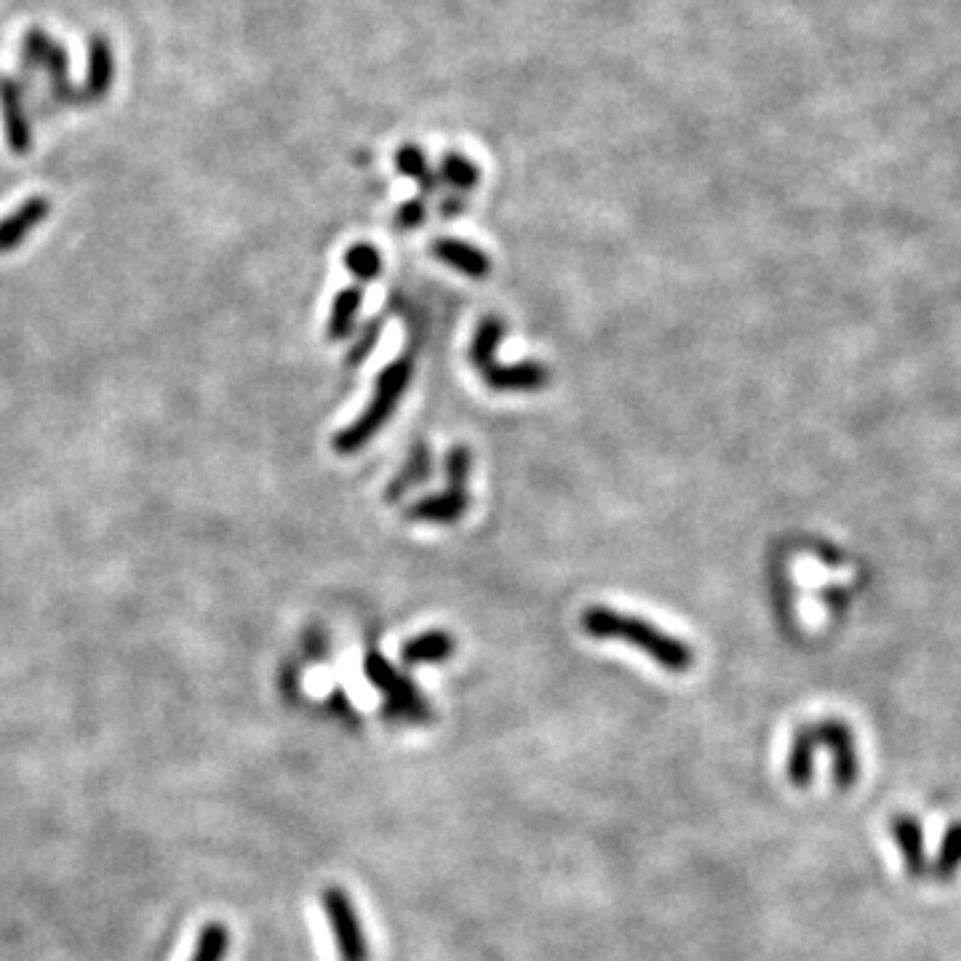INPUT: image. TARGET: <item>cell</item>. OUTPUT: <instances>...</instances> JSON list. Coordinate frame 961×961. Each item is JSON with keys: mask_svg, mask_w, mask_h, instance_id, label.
Returning a JSON list of instances; mask_svg holds the SVG:
<instances>
[{"mask_svg": "<svg viewBox=\"0 0 961 961\" xmlns=\"http://www.w3.org/2000/svg\"><path fill=\"white\" fill-rule=\"evenodd\" d=\"M583 630L594 638H620L649 655L668 674H687L695 665V649L687 641L665 634L636 615H625L609 607H590L583 611Z\"/></svg>", "mask_w": 961, "mask_h": 961, "instance_id": "cell-1", "label": "cell"}, {"mask_svg": "<svg viewBox=\"0 0 961 961\" xmlns=\"http://www.w3.org/2000/svg\"><path fill=\"white\" fill-rule=\"evenodd\" d=\"M503 334H505L503 321H499L497 315H486V318L476 326L471 351H467V358H471L473 368L480 374V380L486 382V387L497 393L545 391L550 382V372L539 364V361H522V364H513V366L499 364L497 347L499 342H503Z\"/></svg>", "mask_w": 961, "mask_h": 961, "instance_id": "cell-2", "label": "cell"}, {"mask_svg": "<svg viewBox=\"0 0 961 961\" xmlns=\"http://www.w3.org/2000/svg\"><path fill=\"white\" fill-rule=\"evenodd\" d=\"M412 372H414V364L409 355H401V358L393 361L391 366L382 368L377 385H374V396L368 401L366 409L361 412L358 417L345 427V431H340L337 436H334L332 441L334 452L355 454L377 436L387 419L393 417V412H396L398 401L406 393V387H409Z\"/></svg>", "mask_w": 961, "mask_h": 961, "instance_id": "cell-3", "label": "cell"}, {"mask_svg": "<svg viewBox=\"0 0 961 961\" xmlns=\"http://www.w3.org/2000/svg\"><path fill=\"white\" fill-rule=\"evenodd\" d=\"M19 68L43 70L49 75V94L57 108L81 104V89L70 78V54L57 38L41 28L24 32L22 49H19Z\"/></svg>", "mask_w": 961, "mask_h": 961, "instance_id": "cell-4", "label": "cell"}, {"mask_svg": "<svg viewBox=\"0 0 961 961\" xmlns=\"http://www.w3.org/2000/svg\"><path fill=\"white\" fill-rule=\"evenodd\" d=\"M324 911L332 927L334 945H337L340 961H368L372 951H368V940L364 927H361L358 911H355L351 894L337 887H328L324 892Z\"/></svg>", "mask_w": 961, "mask_h": 961, "instance_id": "cell-5", "label": "cell"}, {"mask_svg": "<svg viewBox=\"0 0 961 961\" xmlns=\"http://www.w3.org/2000/svg\"><path fill=\"white\" fill-rule=\"evenodd\" d=\"M364 670L368 681H372L374 687L387 697V714L406 716V719H425V716H431L423 695H419L417 689H414V684L406 679V676H401L398 670L385 660V657L374 655L372 651V655L366 657Z\"/></svg>", "mask_w": 961, "mask_h": 961, "instance_id": "cell-6", "label": "cell"}, {"mask_svg": "<svg viewBox=\"0 0 961 961\" xmlns=\"http://www.w3.org/2000/svg\"><path fill=\"white\" fill-rule=\"evenodd\" d=\"M815 740L820 748H826L833 759V782L847 791L854 782L860 780V756L858 746H854L852 729L847 727V721L841 719H826L812 724Z\"/></svg>", "mask_w": 961, "mask_h": 961, "instance_id": "cell-7", "label": "cell"}, {"mask_svg": "<svg viewBox=\"0 0 961 961\" xmlns=\"http://www.w3.org/2000/svg\"><path fill=\"white\" fill-rule=\"evenodd\" d=\"M0 118H3L6 142L14 155H28L32 148L30 110L17 78L0 75Z\"/></svg>", "mask_w": 961, "mask_h": 961, "instance_id": "cell-8", "label": "cell"}, {"mask_svg": "<svg viewBox=\"0 0 961 961\" xmlns=\"http://www.w3.org/2000/svg\"><path fill=\"white\" fill-rule=\"evenodd\" d=\"M89 68H85V81L81 89V104H94L102 102L110 94L115 81V54L113 45L104 36H91L89 38Z\"/></svg>", "mask_w": 961, "mask_h": 961, "instance_id": "cell-9", "label": "cell"}, {"mask_svg": "<svg viewBox=\"0 0 961 961\" xmlns=\"http://www.w3.org/2000/svg\"><path fill=\"white\" fill-rule=\"evenodd\" d=\"M471 508V495L467 489H457V486H446V492L433 497H423L406 508L404 516L409 522H425V524H457Z\"/></svg>", "mask_w": 961, "mask_h": 961, "instance_id": "cell-10", "label": "cell"}, {"mask_svg": "<svg viewBox=\"0 0 961 961\" xmlns=\"http://www.w3.org/2000/svg\"><path fill=\"white\" fill-rule=\"evenodd\" d=\"M433 256L444 265L457 270V273L467 275V279H486L492 273V260L480 252L473 243L459 241V239H436L431 246Z\"/></svg>", "mask_w": 961, "mask_h": 961, "instance_id": "cell-11", "label": "cell"}, {"mask_svg": "<svg viewBox=\"0 0 961 961\" xmlns=\"http://www.w3.org/2000/svg\"><path fill=\"white\" fill-rule=\"evenodd\" d=\"M51 203L43 195H32L30 201H24L14 214H9L6 220H0V254L14 252V249L30 235L32 227H38L49 216Z\"/></svg>", "mask_w": 961, "mask_h": 961, "instance_id": "cell-12", "label": "cell"}, {"mask_svg": "<svg viewBox=\"0 0 961 961\" xmlns=\"http://www.w3.org/2000/svg\"><path fill=\"white\" fill-rule=\"evenodd\" d=\"M890 831H892V839L898 841L900 852H903L908 877L911 879L924 877L930 862H927L924 828H921V822L913 818V815H894L890 820Z\"/></svg>", "mask_w": 961, "mask_h": 961, "instance_id": "cell-13", "label": "cell"}, {"mask_svg": "<svg viewBox=\"0 0 961 961\" xmlns=\"http://www.w3.org/2000/svg\"><path fill=\"white\" fill-rule=\"evenodd\" d=\"M818 748L820 746H818V740H815L812 724H805V727L796 729V735L791 740V750H788V761H786V775L796 788H807L809 782H812L815 756H818Z\"/></svg>", "mask_w": 961, "mask_h": 961, "instance_id": "cell-14", "label": "cell"}, {"mask_svg": "<svg viewBox=\"0 0 961 961\" xmlns=\"http://www.w3.org/2000/svg\"><path fill=\"white\" fill-rule=\"evenodd\" d=\"M454 649H457V644H454L452 634H444V630H427V634L414 636L404 644V647H401V660L406 665L441 662V660H449Z\"/></svg>", "mask_w": 961, "mask_h": 961, "instance_id": "cell-15", "label": "cell"}, {"mask_svg": "<svg viewBox=\"0 0 961 961\" xmlns=\"http://www.w3.org/2000/svg\"><path fill=\"white\" fill-rule=\"evenodd\" d=\"M433 473V454L431 446L417 444L412 449V457L406 459V465L401 467V473L396 478L387 484L385 489V503H398L401 497H406V492L414 489V486L425 484L427 478H431Z\"/></svg>", "mask_w": 961, "mask_h": 961, "instance_id": "cell-16", "label": "cell"}, {"mask_svg": "<svg viewBox=\"0 0 961 961\" xmlns=\"http://www.w3.org/2000/svg\"><path fill=\"white\" fill-rule=\"evenodd\" d=\"M361 300H364L361 286L342 289L337 297H334L332 315H328V326H326L328 340H345L347 334L353 332L355 315L361 311Z\"/></svg>", "mask_w": 961, "mask_h": 961, "instance_id": "cell-17", "label": "cell"}, {"mask_svg": "<svg viewBox=\"0 0 961 961\" xmlns=\"http://www.w3.org/2000/svg\"><path fill=\"white\" fill-rule=\"evenodd\" d=\"M396 169L398 174L412 176L419 184V193L433 195L438 190V174L431 169L427 158L417 144H401L396 153Z\"/></svg>", "mask_w": 961, "mask_h": 961, "instance_id": "cell-18", "label": "cell"}, {"mask_svg": "<svg viewBox=\"0 0 961 961\" xmlns=\"http://www.w3.org/2000/svg\"><path fill=\"white\" fill-rule=\"evenodd\" d=\"M959 868H961V822H953V826H948L943 844H940L938 858H934L932 877L938 881H951L957 877Z\"/></svg>", "mask_w": 961, "mask_h": 961, "instance_id": "cell-19", "label": "cell"}, {"mask_svg": "<svg viewBox=\"0 0 961 961\" xmlns=\"http://www.w3.org/2000/svg\"><path fill=\"white\" fill-rule=\"evenodd\" d=\"M441 176H444L446 182L452 184L457 193H467V190H473L480 180V171L473 161H467L465 155L459 153H446L444 161H441Z\"/></svg>", "mask_w": 961, "mask_h": 961, "instance_id": "cell-20", "label": "cell"}, {"mask_svg": "<svg viewBox=\"0 0 961 961\" xmlns=\"http://www.w3.org/2000/svg\"><path fill=\"white\" fill-rule=\"evenodd\" d=\"M345 267L351 270L358 281H374L382 270V256L372 243H355V246L347 249Z\"/></svg>", "mask_w": 961, "mask_h": 961, "instance_id": "cell-21", "label": "cell"}, {"mask_svg": "<svg viewBox=\"0 0 961 961\" xmlns=\"http://www.w3.org/2000/svg\"><path fill=\"white\" fill-rule=\"evenodd\" d=\"M230 945V934L222 924H209L203 927L201 938H199V948H195L193 959L190 961H225Z\"/></svg>", "mask_w": 961, "mask_h": 961, "instance_id": "cell-22", "label": "cell"}, {"mask_svg": "<svg viewBox=\"0 0 961 961\" xmlns=\"http://www.w3.org/2000/svg\"><path fill=\"white\" fill-rule=\"evenodd\" d=\"M473 471V454L467 446L457 444L452 446L449 454H446V480H449V486H457V489H467V478H471Z\"/></svg>", "mask_w": 961, "mask_h": 961, "instance_id": "cell-23", "label": "cell"}, {"mask_svg": "<svg viewBox=\"0 0 961 961\" xmlns=\"http://www.w3.org/2000/svg\"><path fill=\"white\" fill-rule=\"evenodd\" d=\"M380 328H382L380 321H368V324L364 326V332L358 334V340L353 342L351 353H347V364L358 366L361 361H364L366 355L374 351V345H377V340H380Z\"/></svg>", "mask_w": 961, "mask_h": 961, "instance_id": "cell-24", "label": "cell"}, {"mask_svg": "<svg viewBox=\"0 0 961 961\" xmlns=\"http://www.w3.org/2000/svg\"><path fill=\"white\" fill-rule=\"evenodd\" d=\"M425 216H427V209H425L423 199L406 201L404 206H398V212H396V227H401V230H414V227L423 225Z\"/></svg>", "mask_w": 961, "mask_h": 961, "instance_id": "cell-25", "label": "cell"}, {"mask_svg": "<svg viewBox=\"0 0 961 961\" xmlns=\"http://www.w3.org/2000/svg\"><path fill=\"white\" fill-rule=\"evenodd\" d=\"M463 212H465L463 193H454L444 203H441V216H444V220H454V216H459Z\"/></svg>", "mask_w": 961, "mask_h": 961, "instance_id": "cell-26", "label": "cell"}]
</instances>
